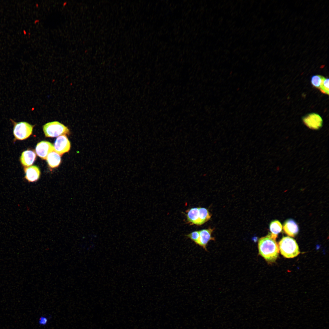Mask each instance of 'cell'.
<instances>
[{
	"label": "cell",
	"instance_id": "obj_6",
	"mask_svg": "<svg viewBox=\"0 0 329 329\" xmlns=\"http://www.w3.org/2000/svg\"><path fill=\"white\" fill-rule=\"evenodd\" d=\"M54 151V146L47 141H42L38 143L35 148L37 155L44 160L46 159L48 155Z\"/></svg>",
	"mask_w": 329,
	"mask_h": 329
},
{
	"label": "cell",
	"instance_id": "obj_14",
	"mask_svg": "<svg viewBox=\"0 0 329 329\" xmlns=\"http://www.w3.org/2000/svg\"><path fill=\"white\" fill-rule=\"evenodd\" d=\"M270 229L271 232L270 234L271 237L274 239H276L278 234L282 231V226L279 221L278 220H274L270 223Z\"/></svg>",
	"mask_w": 329,
	"mask_h": 329
},
{
	"label": "cell",
	"instance_id": "obj_11",
	"mask_svg": "<svg viewBox=\"0 0 329 329\" xmlns=\"http://www.w3.org/2000/svg\"><path fill=\"white\" fill-rule=\"evenodd\" d=\"M283 227L285 233L290 236L294 237L299 232L298 225L292 219L287 220L284 224Z\"/></svg>",
	"mask_w": 329,
	"mask_h": 329
},
{
	"label": "cell",
	"instance_id": "obj_20",
	"mask_svg": "<svg viewBox=\"0 0 329 329\" xmlns=\"http://www.w3.org/2000/svg\"><path fill=\"white\" fill-rule=\"evenodd\" d=\"M39 21H40V20L39 19H36L34 21V23H38V22H39Z\"/></svg>",
	"mask_w": 329,
	"mask_h": 329
},
{
	"label": "cell",
	"instance_id": "obj_16",
	"mask_svg": "<svg viewBox=\"0 0 329 329\" xmlns=\"http://www.w3.org/2000/svg\"><path fill=\"white\" fill-rule=\"evenodd\" d=\"M324 77L320 75H315L311 78V83L315 87L320 88L322 81Z\"/></svg>",
	"mask_w": 329,
	"mask_h": 329
},
{
	"label": "cell",
	"instance_id": "obj_8",
	"mask_svg": "<svg viewBox=\"0 0 329 329\" xmlns=\"http://www.w3.org/2000/svg\"><path fill=\"white\" fill-rule=\"evenodd\" d=\"M303 120L307 126L313 129H318L322 125V119L318 114L314 113L309 114Z\"/></svg>",
	"mask_w": 329,
	"mask_h": 329
},
{
	"label": "cell",
	"instance_id": "obj_19",
	"mask_svg": "<svg viewBox=\"0 0 329 329\" xmlns=\"http://www.w3.org/2000/svg\"><path fill=\"white\" fill-rule=\"evenodd\" d=\"M48 321V318L46 317L41 316L39 319L38 324L42 326H44L47 324Z\"/></svg>",
	"mask_w": 329,
	"mask_h": 329
},
{
	"label": "cell",
	"instance_id": "obj_15",
	"mask_svg": "<svg viewBox=\"0 0 329 329\" xmlns=\"http://www.w3.org/2000/svg\"><path fill=\"white\" fill-rule=\"evenodd\" d=\"M200 220L201 225L209 220L211 218L208 210L203 207H198Z\"/></svg>",
	"mask_w": 329,
	"mask_h": 329
},
{
	"label": "cell",
	"instance_id": "obj_21",
	"mask_svg": "<svg viewBox=\"0 0 329 329\" xmlns=\"http://www.w3.org/2000/svg\"><path fill=\"white\" fill-rule=\"evenodd\" d=\"M67 3V2H65L63 3V6H65L66 5Z\"/></svg>",
	"mask_w": 329,
	"mask_h": 329
},
{
	"label": "cell",
	"instance_id": "obj_18",
	"mask_svg": "<svg viewBox=\"0 0 329 329\" xmlns=\"http://www.w3.org/2000/svg\"><path fill=\"white\" fill-rule=\"evenodd\" d=\"M186 235L187 237L190 239L196 244L199 238V232L197 231H194Z\"/></svg>",
	"mask_w": 329,
	"mask_h": 329
},
{
	"label": "cell",
	"instance_id": "obj_22",
	"mask_svg": "<svg viewBox=\"0 0 329 329\" xmlns=\"http://www.w3.org/2000/svg\"><path fill=\"white\" fill-rule=\"evenodd\" d=\"M36 7H38L39 6V5L38 3H37L36 4Z\"/></svg>",
	"mask_w": 329,
	"mask_h": 329
},
{
	"label": "cell",
	"instance_id": "obj_12",
	"mask_svg": "<svg viewBox=\"0 0 329 329\" xmlns=\"http://www.w3.org/2000/svg\"><path fill=\"white\" fill-rule=\"evenodd\" d=\"M186 216L187 221L190 224L201 225L198 207L192 208L188 210Z\"/></svg>",
	"mask_w": 329,
	"mask_h": 329
},
{
	"label": "cell",
	"instance_id": "obj_2",
	"mask_svg": "<svg viewBox=\"0 0 329 329\" xmlns=\"http://www.w3.org/2000/svg\"><path fill=\"white\" fill-rule=\"evenodd\" d=\"M278 246L281 254L286 258H293L300 253L296 241L290 237H283L279 242Z\"/></svg>",
	"mask_w": 329,
	"mask_h": 329
},
{
	"label": "cell",
	"instance_id": "obj_10",
	"mask_svg": "<svg viewBox=\"0 0 329 329\" xmlns=\"http://www.w3.org/2000/svg\"><path fill=\"white\" fill-rule=\"evenodd\" d=\"M36 154L33 151L27 150L24 151L20 157V161L22 165L27 167L31 165L34 162Z\"/></svg>",
	"mask_w": 329,
	"mask_h": 329
},
{
	"label": "cell",
	"instance_id": "obj_5",
	"mask_svg": "<svg viewBox=\"0 0 329 329\" xmlns=\"http://www.w3.org/2000/svg\"><path fill=\"white\" fill-rule=\"evenodd\" d=\"M70 143L65 135H62L58 137L54 144V151L60 155H62L70 150Z\"/></svg>",
	"mask_w": 329,
	"mask_h": 329
},
{
	"label": "cell",
	"instance_id": "obj_3",
	"mask_svg": "<svg viewBox=\"0 0 329 329\" xmlns=\"http://www.w3.org/2000/svg\"><path fill=\"white\" fill-rule=\"evenodd\" d=\"M43 130L47 137H54L69 133L67 127L58 121L47 123L43 126Z\"/></svg>",
	"mask_w": 329,
	"mask_h": 329
},
{
	"label": "cell",
	"instance_id": "obj_13",
	"mask_svg": "<svg viewBox=\"0 0 329 329\" xmlns=\"http://www.w3.org/2000/svg\"><path fill=\"white\" fill-rule=\"evenodd\" d=\"M46 159L49 166L52 168L58 167L61 163V160L60 155L54 151L48 155Z\"/></svg>",
	"mask_w": 329,
	"mask_h": 329
},
{
	"label": "cell",
	"instance_id": "obj_1",
	"mask_svg": "<svg viewBox=\"0 0 329 329\" xmlns=\"http://www.w3.org/2000/svg\"><path fill=\"white\" fill-rule=\"evenodd\" d=\"M259 254L268 263L274 262L279 255L278 246L270 234L260 238L258 242Z\"/></svg>",
	"mask_w": 329,
	"mask_h": 329
},
{
	"label": "cell",
	"instance_id": "obj_9",
	"mask_svg": "<svg viewBox=\"0 0 329 329\" xmlns=\"http://www.w3.org/2000/svg\"><path fill=\"white\" fill-rule=\"evenodd\" d=\"M24 171L25 174V178L29 182H35L39 179L41 172L37 166L34 165L25 167Z\"/></svg>",
	"mask_w": 329,
	"mask_h": 329
},
{
	"label": "cell",
	"instance_id": "obj_17",
	"mask_svg": "<svg viewBox=\"0 0 329 329\" xmlns=\"http://www.w3.org/2000/svg\"><path fill=\"white\" fill-rule=\"evenodd\" d=\"M319 89L322 93L328 95L329 92L328 78H326L324 77Z\"/></svg>",
	"mask_w": 329,
	"mask_h": 329
},
{
	"label": "cell",
	"instance_id": "obj_4",
	"mask_svg": "<svg viewBox=\"0 0 329 329\" xmlns=\"http://www.w3.org/2000/svg\"><path fill=\"white\" fill-rule=\"evenodd\" d=\"M10 120L13 125V133L16 140H25L32 134L33 126L25 122H16L12 119Z\"/></svg>",
	"mask_w": 329,
	"mask_h": 329
},
{
	"label": "cell",
	"instance_id": "obj_7",
	"mask_svg": "<svg viewBox=\"0 0 329 329\" xmlns=\"http://www.w3.org/2000/svg\"><path fill=\"white\" fill-rule=\"evenodd\" d=\"M213 230V229L210 228L199 231V238L196 244L202 247L205 250L207 251V246L208 242L210 240H214V238L212 237L211 236Z\"/></svg>",
	"mask_w": 329,
	"mask_h": 329
}]
</instances>
